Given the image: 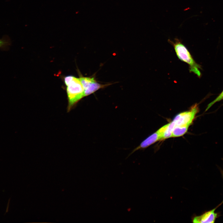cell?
Returning <instances> with one entry per match:
<instances>
[{
    "mask_svg": "<svg viewBox=\"0 0 223 223\" xmlns=\"http://www.w3.org/2000/svg\"><path fill=\"white\" fill-rule=\"evenodd\" d=\"M216 208L208 211L202 215L195 217L193 220L194 223L214 222L217 216V214L215 212Z\"/></svg>",
    "mask_w": 223,
    "mask_h": 223,
    "instance_id": "obj_5",
    "label": "cell"
},
{
    "mask_svg": "<svg viewBox=\"0 0 223 223\" xmlns=\"http://www.w3.org/2000/svg\"><path fill=\"white\" fill-rule=\"evenodd\" d=\"M10 45V42L7 39H0V49H5Z\"/></svg>",
    "mask_w": 223,
    "mask_h": 223,
    "instance_id": "obj_8",
    "label": "cell"
},
{
    "mask_svg": "<svg viewBox=\"0 0 223 223\" xmlns=\"http://www.w3.org/2000/svg\"><path fill=\"white\" fill-rule=\"evenodd\" d=\"M189 126H175L172 131V137L181 136L187 131Z\"/></svg>",
    "mask_w": 223,
    "mask_h": 223,
    "instance_id": "obj_7",
    "label": "cell"
},
{
    "mask_svg": "<svg viewBox=\"0 0 223 223\" xmlns=\"http://www.w3.org/2000/svg\"><path fill=\"white\" fill-rule=\"evenodd\" d=\"M198 111V104H195L189 111L182 112L177 115L172 121L175 126L189 127L193 122Z\"/></svg>",
    "mask_w": 223,
    "mask_h": 223,
    "instance_id": "obj_3",
    "label": "cell"
},
{
    "mask_svg": "<svg viewBox=\"0 0 223 223\" xmlns=\"http://www.w3.org/2000/svg\"><path fill=\"white\" fill-rule=\"evenodd\" d=\"M168 41L173 46L178 59L188 64L190 72L200 77L201 75L200 70L201 69V66L195 61L190 52L181 40L176 38L174 41L170 39H168Z\"/></svg>",
    "mask_w": 223,
    "mask_h": 223,
    "instance_id": "obj_1",
    "label": "cell"
},
{
    "mask_svg": "<svg viewBox=\"0 0 223 223\" xmlns=\"http://www.w3.org/2000/svg\"><path fill=\"white\" fill-rule=\"evenodd\" d=\"M107 85H103L98 83L96 80L90 82L83 87L84 97L94 93L98 89L103 88Z\"/></svg>",
    "mask_w": 223,
    "mask_h": 223,
    "instance_id": "obj_6",
    "label": "cell"
},
{
    "mask_svg": "<svg viewBox=\"0 0 223 223\" xmlns=\"http://www.w3.org/2000/svg\"><path fill=\"white\" fill-rule=\"evenodd\" d=\"M166 127V125L161 127L156 132L148 137L143 141L139 146L133 150L129 155L138 149H144L157 141L163 140V134Z\"/></svg>",
    "mask_w": 223,
    "mask_h": 223,
    "instance_id": "obj_4",
    "label": "cell"
},
{
    "mask_svg": "<svg viewBox=\"0 0 223 223\" xmlns=\"http://www.w3.org/2000/svg\"><path fill=\"white\" fill-rule=\"evenodd\" d=\"M74 77L71 76H68L64 77V82L67 86L69 84Z\"/></svg>",
    "mask_w": 223,
    "mask_h": 223,
    "instance_id": "obj_9",
    "label": "cell"
},
{
    "mask_svg": "<svg viewBox=\"0 0 223 223\" xmlns=\"http://www.w3.org/2000/svg\"><path fill=\"white\" fill-rule=\"evenodd\" d=\"M67 86L68 99L67 111L69 112L77 102L84 97V93L79 78L74 77Z\"/></svg>",
    "mask_w": 223,
    "mask_h": 223,
    "instance_id": "obj_2",
    "label": "cell"
}]
</instances>
